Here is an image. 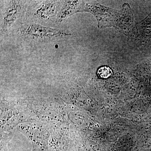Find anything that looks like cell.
<instances>
[{
  "instance_id": "52a82bcc",
  "label": "cell",
  "mask_w": 151,
  "mask_h": 151,
  "mask_svg": "<svg viewBox=\"0 0 151 151\" xmlns=\"http://www.w3.org/2000/svg\"><path fill=\"white\" fill-rule=\"evenodd\" d=\"M97 74L100 78H107L112 75V71L109 67L104 66L98 69Z\"/></svg>"
},
{
  "instance_id": "5b68a950",
  "label": "cell",
  "mask_w": 151,
  "mask_h": 151,
  "mask_svg": "<svg viewBox=\"0 0 151 151\" xmlns=\"http://www.w3.org/2000/svg\"><path fill=\"white\" fill-rule=\"evenodd\" d=\"M83 1H65L57 17L58 22H62L64 19L81 10Z\"/></svg>"
},
{
  "instance_id": "3957f363",
  "label": "cell",
  "mask_w": 151,
  "mask_h": 151,
  "mask_svg": "<svg viewBox=\"0 0 151 151\" xmlns=\"http://www.w3.org/2000/svg\"><path fill=\"white\" fill-rule=\"evenodd\" d=\"M21 3L20 1H9L3 15L2 27L4 30L8 29L16 20L21 8Z\"/></svg>"
},
{
  "instance_id": "7a4b0ae2",
  "label": "cell",
  "mask_w": 151,
  "mask_h": 151,
  "mask_svg": "<svg viewBox=\"0 0 151 151\" xmlns=\"http://www.w3.org/2000/svg\"><path fill=\"white\" fill-rule=\"evenodd\" d=\"M22 35L33 39H48L63 37L71 35V34L57 29L32 24L25 26L19 31Z\"/></svg>"
},
{
  "instance_id": "6da1fadb",
  "label": "cell",
  "mask_w": 151,
  "mask_h": 151,
  "mask_svg": "<svg viewBox=\"0 0 151 151\" xmlns=\"http://www.w3.org/2000/svg\"><path fill=\"white\" fill-rule=\"evenodd\" d=\"M91 13L96 17L98 27H117L121 11L107 7L96 1H83L81 12Z\"/></svg>"
},
{
  "instance_id": "277c9868",
  "label": "cell",
  "mask_w": 151,
  "mask_h": 151,
  "mask_svg": "<svg viewBox=\"0 0 151 151\" xmlns=\"http://www.w3.org/2000/svg\"><path fill=\"white\" fill-rule=\"evenodd\" d=\"M134 27V17L129 5L124 4L121 14L118 27L122 30L124 33L129 34L132 32Z\"/></svg>"
},
{
  "instance_id": "8992f818",
  "label": "cell",
  "mask_w": 151,
  "mask_h": 151,
  "mask_svg": "<svg viewBox=\"0 0 151 151\" xmlns=\"http://www.w3.org/2000/svg\"><path fill=\"white\" fill-rule=\"evenodd\" d=\"M56 6L52 2L44 3L36 10L35 15L38 18L47 19L50 18L54 14Z\"/></svg>"
}]
</instances>
